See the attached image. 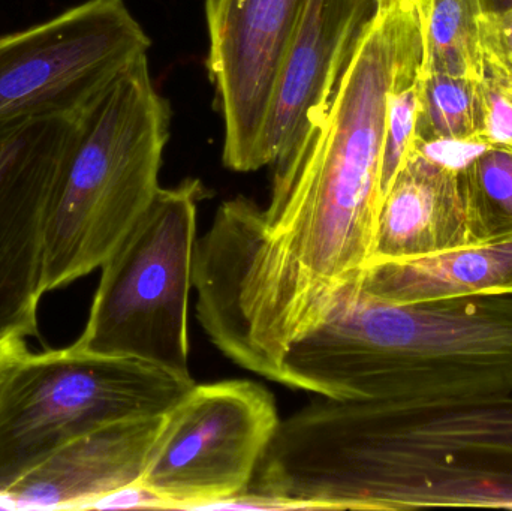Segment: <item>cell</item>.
<instances>
[{"label": "cell", "mask_w": 512, "mask_h": 511, "mask_svg": "<svg viewBox=\"0 0 512 511\" xmlns=\"http://www.w3.org/2000/svg\"><path fill=\"white\" fill-rule=\"evenodd\" d=\"M378 0H301L274 93L268 165H291L333 96Z\"/></svg>", "instance_id": "obj_11"}, {"label": "cell", "mask_w": 512, "mask_h": 511, "mask_svg": "<svg viewBox=\"0 0 512 511\" xmlns=\"http://www.w3.org/2000/svg\"><path fill=\"white\" fill-rule=\"evenodd\" d=\"M170 120L147 56L84 117L48 206L44 296L101 269L143 218L161 189Z\"/></svg>", "instance_id": "obj_4"}, {"label": "cell", "mask_w": 512, "mask_h": 511, "mask_svg": "<svg viewBox=\"0 0 512 511\" xmlns=\"http://www.w3.org/2000/svg\"><path fill=\"white\" fill-rule=\"evenodd\" d=\"M475 243L512 236V153L484 147L460 170Z\"/></svg>", "instance_id": "obj_17"}, {"label": "cell", "mask_w": 512, "mask_h": 511, "mask_svg": "<svg viewBox=\"0 0 512 511\" xmlns=\"http://www.w3.org/2000/svg\"><path fill=\"white\" fill-rule=\"evenodd\" d=\"M420 38L415 0H378L306 146L274 171L268 207L225 201L198 239V320L228 353L279 368L360 281L382 204L388 93Z\"/></svg>", "instance_id": "obj_1"}, {"label": "cell", "mask_w": 512, "mask_h": 511, "mask_svg": "<svg viewBox=\"0 0 512 511\" xmlns=\"http://www.w3.org/2000/svg\"><path fill=\"white\" fill-rule=\"evenodd\" d=\"M480 83L472 78L421 71L414 140L481 141Z\"/></svg>", "instance_id": "obj_16"}, {"label": "cell", "mask_w": 512, "mask_h": 511, "mask_svg": "<svg viewBox=\"0 0 512 511\" xmlns=\"http://www.w3.org/2000/svg\"><path fill=\"white\" fill-rule=\"evenodd\" d=\"M423 36V72L483 80L478 0H415Z\"/></svg>", "instance_id": "obj_15"}, {"label": "cell", "mask_w": 512, "mask_h": 511, "mask_svg": "<svg viewBox=\"0 0 512 511\" xmlns=\"http://www.w3.org/2000/svg\"><path fill=\"white\" fill-rule=\"evenodd\" d=\"M295 492L319 510H512V395L322 398L289 431Z\"/></svg>", "instance_id": "obj_2"}, {"label": "cell", "mask_w": 512, "mask_h": 511, "mask_svg": "<svg viewBox=\"0 0 512 511\" xmlns=\"http://www.w3.org/2000/svg\"><path fill=\"white\" fill-rule=\"evenodd\" d=\"M474 243L459 168L411 146L382 198L370 263L408 260Z\"/></svg>", "instance_id": "obj_13"}, {"label": "cell", "mask_w": 512, "mask_h": 511, "mask_svg": "<svg viewBox=\"0 0 512 511\" xmlns=\"http://www.w3.org/2000/svg\"><path fill=\"white\" fill-rule=\"evenodd\" d=\"M122 509H165V504L161 498L156 497L153 492L137 482L99 498L90 510Z\"/></svg>", "instance_id": "obj_21"}, {"label": "cell", "mask_w": 512, "mask_h": 511, "mask_svg": "<svg viewBox=\"0 0 512 511\" xmlns=\"http://www.w3.org/2000/svg\"><path fill=\"white\" fill-rule=\"evenodd\" d=\"M421 68H423V36L403 54L388 93L381 170L382 198L387 194L394 177L402 168L414 141Z\"/></svg>", "instance_id": "obj_18"}, {"label": "cell", "mask_w": 512, "mask_h": 511, "mask_svg": "<svg viewBox=\"0 0 512 511\" xmlns=\"http://www.w3.org/2000/svg\"><path fill=\"white\" fill-rule=\"evenodd\" d=\"M280 384L337 401L512 395V294L382 302L358 284L292 345Z\"/></svg>", "instance_id": "obj_3"}, {"label": "cell", "mask_w": 512, "mask_h": 511, "mask_svg": "<svg viewBox=\"0 0 512 511\" xmlns=\"http://www.w3.org/2000/svg\"><path fill=\"white\" fill-rule=\"evenodd\" d=\"M358 288L396 305L507 296L512 294V236L408 260L372 261Z\"/></svg>", "instance_id": "obj_14"}, {"label": "cell", "mask_w": 512, "mask_h": 511, "mask_svg": "<svg viewBox=\"0 0 512 511\" xmlns=\"http://www.w3.org/2000/svg\"><path fill=\"white\" fill-rule=\"evenodd\" d=\"M481 14H502L512 8V0H478Z\"/></svg>", "instance_id": "obj_23"}, {"label": "cell", "mask_w": 512, "mask_h": 511, "mask_svg": "<svg viewBox=\"0 0 512 511\" xmlns=\"http://www.w3.org/2000/svg\"><path fill=\"white\" fill-rule=\"evenodd\" d=\"M149 48L123 0H86L0 36V126L50 114L84 116Z\"/></svg>", "instance_id": "obj_7"}, {"label": "cell", "mask_w": 512, "mask_h": 511, "mask_svg": "<svg viewBox=\"0 0 512 511\" xmlns=\"http://www.w3.org/2000/svg\"><path fill=\"white\" fill-rule=\"evenodd\" d=\"M483 108L481 141L487 146L512 153V86L495 78L480 83Z\"/></svg>", "instance_id": "obj_19"}, {"label": "cell", "mask_w": 512, "mask_h": 511, "mask_svg": "<svg viewBox=\"0 0 512 511\" xmlns=\"http://www.w3.org/2000/svg\"><path fill=\"white\" fill-rule=\"evenodd\" d=\"M480 47L486 77L512 86V8L480 14Z\"/></svg>", "instance_id": "obj_20"}, {"label": "cell", "mask_w": 512, "mask_h": 511, "mask_svg": "<svg viewBox=\"0 0 512 511\" xmlns=\"http://www.w3.org/2000/svg\"><path fill=\"white\" fill-rule=\"evenodd\" d=\"M195 384L75 342L27 354L0 384V488L84 432L170 413Z\"/></svg>", "instance_id": "obj_6"}, {"label": "cell", "mask_w": 512, "mask_h": 511, "mask_svg": "<svg viewBox=\"0 0 512 511\" xmlns=\"http://www.w3.org/2000/svg\"><path fill=\"white\" fill-rule=\"evenodd\" d=\"M165 422L167 414L120 420L66 441L0 488V510L92 509L140 482Z\"/></svg>", "instance_id": "obj_12"}, {"label": "cell", "mask_w": 512, "mask_h": 511, "mask_svg": "<svg viewBox=\"0 0 512 511\" xmlns=\"http://www.w3.org/2000/svg\"><path fill=\"white\" fill-rule=\"evenodd\" d=\"M86 116L0 126V336H38L48 206Z\"/></svg>", "instance_id": "obj_9"}, {"label": "cell", "mask_w": 512, "mask_h": 511, "mask_svg": "<svg viewBox=\"0 0 512 511\" xmlns=\"http://www.w3.org/2000/svg\"><path fill=\"white\" fill-rule=\"evenodd\" d=\"M198 179L161 188L101 267L86 327L75 344L150 363L183 380L189 371V294L194 287Z\"/></svg>", "instance_id": "obj_5"}, {"label": "cell", "mask_w": 512, "mask_h": 511, "mask_svg": "<svg viewBox=\"0 0 512 511\" xmlns=\"http://www.w3.org/2000/svg\"><path fill=\"white\" fill-rule=\"evenodd\" d=\"M301 0H206L210 77L225 123L224 162L268 165L274 93Z\"/></svg>", "instance_id": "obj_10"}, {"label": "cell", "mask_w": 512, "mask_h": 511, "mask_svg": "<svg viewBox=\"0 0 512 511\" xmlns=\"http://www.w3.org/2000/svg\"><path fill=\"white\" fill-rule=\"evenodd\" d=\"M26 339L20 335L0 336V384L9 372L30 353Z\"/></svg>", "instance_id": "obj_22"}, {"label": "cell", "mask_w": 512, "mask_h": 511, "mask_svg": "<svg viewBox=\"0 0 512 511\" xmlns=\"http://www.w3.org/2000/svg\"><path fill=\"white\" fill-rule=\"evenodd\" d=\"M279 425L262 384H195L167 414L140 483L165 509H215L249 491Z\"/></svg>", "instance_id": "obj_8"}]
</instances>
